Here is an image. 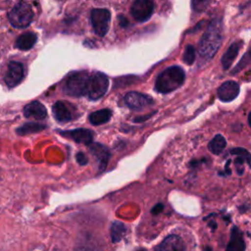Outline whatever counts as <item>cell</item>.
I'll list each match as a JSON object with an SVG mask.
<instances>
[{"label":"cell","instance_id":"1","mask_svg":"<svg viewBox=\"0 0 251 251\" xmlns=\"http://www.w3.org/2000/svg\"><path fill=\"white\" fill-rule=\"evenodd\" d=\"M222 43V22L214 20L211 22L204 32L198 46V55L200 62L205 64L209 62L217 53Z\"/></svg>","mask_w":251,"mask_h":251},{"label":"cell","instance_id":"2","mask_svg":"<svg viewBox=\"0 0 251 251\" xmlns=\"http://www.w3.org/2000/svg\"><path fill=\"white\" fill-rule=\"evenodd\" d=\"M185 78L184 71L178 66H172L162 71L155 82V89L160 93H169L182 85Z\"/></svg>","mask_w":251,"mask_h":251},{"label":"cell","instance_id":"3","mask_svg":"<svg viewBox=\"0 0 251 251\" xmlns=\"http://www.w3.org/2000/svg\"><path fill=\"white\" fill-rule=\"evenodd\" d=\"M89 75L86 71L74 72L69 75L63 85L64 92L73 97L85 95Z\"/></svg>","mask_w":251,"mask_h":251},{"label":"cell","instance_id":"4","mask_svg":"<svg viewBox=\"0 0 251 251\" xmlns=\"http://www.w3.org/2000/svg\"><path fill=\"white\" fill-rule=\"evenodd\" d=\"M8 19L13 26L18 28H24L32 22L33 12L31 7L27 3L21 1L16 4L9 12Z\"/></svg>","mask_w":251,"mask_h":251},{"label":"cell","instance_id":"5","mask_svg":"<svg viewBox=\"0 0 251 251\" xmlns=\"http://www.w3.org/2000/svg\"><path fill=\"white\" fill-rule=\"evenodd\" d=\"M109 87L108 76L100 72H95L89 75L86 94L90 100H98L107 92Z\"/></svg>","mask_w":251,"mask_h":251},{"label":"cell","instance_id":"6","mask_svg":"<svg viewBox=\"0 0 251 251\" xmlns=\"http://www.w3.org/2000/svg\"><path fill=\"white\" fill-rule=\"evenodd\" d=\"M91 24L95 33L104 36L109 30L111 13L107 9H94L91 11Z\"/></svg>","mask_w":251,"mask_h":251},{"label":"cell","instance_id":"7","mask_svg":"<svg viewBox=\"0 0 251 251\" xmlns=\"http://www.w3.org/2000/svg\"><path fill=\"white\" fill-rule=\"evenodd\" d=\"M154 10L152 0H134L130 7V14L137 22L147 21Z\"/></svg>","mask_w":251,"mask_h":251},{"label":"cell","instance_id":"8","mask_svg":"<svg viewBox=\"0 0 251 251\" xmlns=\"http://www.w3.org/2000/svg\"><path fill=\"white\" fill-rule=\"evenodd\" d=\"M52 112L58 122L67 123L75 118L76 109L67 101H57L52 107Z\"/></svg>","mask_w":251,"mask_h":251},{"label":"cell","instance_id":"9","mask_svg":"<svg viewBox=\"0 0 251 251\" xmlns=\"http://www.w3.org/2000/svg\"><path fill=\"white\" fill-rule=\"evenodd\" d=\"M25 76L24 65L20 62H11L8 65L7 72L5 74V82L9 87H15L18 85Z\"/></svg>","mask_w":251,"mask_h":251},{"label":"cell","instance_id":"10","mask_svg":"<svg viewBox=\"0 0 251 251\" xmlns=\"http://www.w3.org/2000/svg\"><path fill=\"white\" fill-rule=\"evenodd\" d=\"M125 104L131 110H141L153 104V99L143 93L128 92L125 96Z\"/></svg>","mask_w":251,"mask_h":251},{"label":"cell","instance_id":"11","mask_svg":"<svg viewBox=\"0 0 251 251\" xmlns=\"http://www.w3.org/2000/svg\"><path fill=\"white\" fill-rule=\"evenodd\" d=\"M239 93V85L233 80H227L221 84L218 89V98L223 102L234 100Z\"/></svg>","mask_w":251,"mask_h":251},{"label":"cell","instance_id":"12","mask_svg":"<svg viewBox=\"0 0 251 251\" xmlns=\"http://www.w3.org/2000/svg\"><path fill=\"white\" fill-rule=\"evenodd\" d=\"M63 136L73 139L75 142L82 143V144H89L93 140L92 131L86 128H75L72 130H65L61 131Z\"/></svg>","mask_w":251,"mask_h":251},{"label":"cell","instance_id":"13","mask_svg":"<svg viewBox=\"0 0 251 251\" xmlns=\"http://www.w3.org/2000/svg\"><path fill=\"white\" fill-rule=\"evenodd\" d=\"M24 115L25 118L43 120L47 116V111L43 104L38 101H32L24 108Z\"/></svg>","mask_w":251,"mask_h":251},{"label":"cell","instance_id":"14","mask_svg":"<svg viewBox=\"0 0 251 251\" xmlns=\"http://www.w3.org/2000/svg\"><path fill=\"white\" fill-rule=\"evenodd\" d=\"M90 152L93 156L96 157L100 171H104L110 158V152L108 148L100 143H94L90 146Z\"/></svg>","mask_w":251,"mask_h":251},{"label":"cell","instance_id":"15","mask_svg":"<svg viewBox=\"0 0 251 251\" xmlns=\"http://www.w3.org/2000/svg\"><path fill=\"white\" fill-rule=\"evenodd\" d=\"M156 250L162 251H180L184 250L185 246L181 240V238L177 235H169L166 237L156 248Z\"/></svg>","mask_w":251,"mask_h":251},{"label":"cell","instance_id":"16","mask_svg":"<svg viewBox=\"0 0 251 251\" xmlns=\"http://www.w3.org/2000/svg\"><path fill=\"white\" fill-rule=\"evenodd\" d=\"M241 45H242V42H241V41L233 42V43L228 47V49L226 51V53L223 55L221 62H222L223 68H224L225 70L228 69V68L231 66V64L233 63L235 57L237 56V54H238V52H239V49H240Z\"/></svg>","mask_w":251,"mask_h":251},{"label":"cell","instance_id":"17","mask_svg":"<svg viewBox=\"0 0 251 251\" xmlns=\"http://www.w3.org/2000/svg\"><path fill=\"white\" fill-rule=\"evenodd\" d=\"M226 249L232 251H242L245 249V243L243 240L242 233L236 226H233L231 230L230 240L228 245L226 246Z\"/></svg>","mask_w":251,"mask_h":251},{"label":"cell","instance_id":"18","mask_svg":"<svg viewBox=\"0 0 251 251\" xmlns=\"http://www.w3.org/2000/svg\"><path fill=\"white\" fill-rule=\"evenodd\" d=\"M37 39V36L34 32L28 31L21 34L16 40V47L20 50H28L33 47Z\"/></svg>","mask_w":251,"mask_h":251},{"label":"cell","instance_id":"19","mask_svg":"<svg viewBox=\"0 0 251 251\" xmlns=\"http://www.w3.org/2000/svg\"><path fill=\"white\" fill-rule=\"evenodd\" d=\"M111 116L112 111L110 109H101L89 115V122L93 126H100L108 123L111 119Z\"/></svg>","mask_w":251,"mask_h":251},{"label":"cell","instance_id":"20","mask_svg":"<svg viewBox=\"0 0 251 251\" xmlns=\"http://www.w3.org/2000/svg\"><path fill=\"white\" fill-rule=\"evenodd\" d=\"M226 139L223 135L217 134L214 136V138L209 142L208 144V149L210 152H212L215 155H219L226 147Z\"/></svg>","mask_w":251,"mask_h":251},{"label":"cell","instance_id":"21","mask_svg":"<svg viewBox=\"0 0 251 251\" xmlns=\"http://www.w3.org/2000/svg\"><path fill=\"white\" fill-rule=\"evenodd\" d=\"M126 226L121 222H114L110 227L111 239L113 242H119L126 234Z\"/></svg>","mask_w":251,"mask_h":251},{"label":"cell","instance_id":"22","mask_svg":"<svg viewBox=\"0 0 251 251\" xmlns=\"http://www.w3.org/2000/svg\"><path fill=\"white\" fill-rule=\"evenodd\" d=\"M45 128V125L37 124V123H27L22 126L20 128H18V133L21 135L29 134V133H35L38 131H41Z\"/></svg>","mask_w":251,"mask_h":251},{"label":"cell","instance_id":"23","mask_svg":"<svg viewBox=\"0 0 251 251\" xmlns=\"http://www.w3.org/2000/svg\"><path fill=\"white\" fill-rule=\"evenodd\" d=\"M195 49L192 45H188L186 46L185 50H184V53H183V57H182V60L185 64L187 65H192L195 61Z\"/></svg>","mask_w":251,"mask_h":251},{"label":"cell","instance_id":"24","mask_svg":"<svg viewBox=\"0 0 251 251\" xmlns=\"http://www.w3.org/2000/svg\"><path fill=\"white\" fill-rule=\"evenodd\" d=\"M210 1L211 0H191L192 9L195 12L201 13L208 7V5L210 4Z\"/></svg>","mask_w":251,"mask_h":251},{"label":"cell","instance_id":"25","mask_svg":"<svg viewBox=\"0 0 251 251\" xmlns=\"http://www.w3.org/2000/svg\"><path fill=\"white\" fill-rule=\"evenodd\" d=\"M76 161L79 165L83 166L85 164H87V158L85 157V155L82 153V152H78L76 154Z\"/></svg>","mask_w":251,"mask_h":251},{"label":"cell","instance_id":"26","mask_svg":"<svg viewBox=\"0 0 251 251\" xmlns=\"http://www.w3.org/2000/svg\"><path fill=\"white\" fill-rule=\"evenodd\" d=\"M163 205L162 204H157L153 209H152V213L153 214H159L162 210H163Z\"/></svg>","mask_w":251,"mask_h":251},{"label":"cell","instance_id":"27","mask_svg":"<svg viewBox=\"0 0 251 251\" xmlns=\"http://www.w3.org/2000/svg\"><path fill=\"white\" fill-rule=\"evenodd\" d=\"M119 19H120V25H121V26L126 27V25H127V20H126L125 17H123V16H120Z\"/></svg>","mask_w":251,"mask_h":251}]
</instances>
